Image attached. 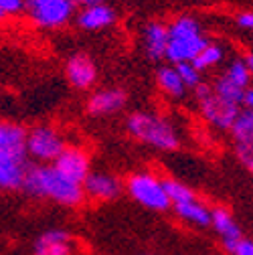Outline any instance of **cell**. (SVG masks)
Returning <instances> with one entry per match:
<instances>
[{"instance_id": "obj_14", "label": "cell", "mask_w": 253, "mask_h": 255, "mask_svg": "<svg viewBox=\"0 0 253 255\" xmlns=\"http://www.w3.org/2000/svg\"><path fill=\"white\" fill-rule=\"evenodd\" d=\"M65 77L75 89L85 91V89H91L93 83H96L98 67H96V63L91 61V57L79 53V55L69 57L67 65H65Z\"/></svg>"}, {"instance_id": "obj_10", "label": "cell", "mask_w": 253, "mask_h": 255, "mask_svg": "<svg viewBox=\"0 0 253 255\" xmlns=\"http://www.w3.org/2000/svg\"><path fill=\"white\" fill-rule=\"evenodd\" d=\"M53 166L69 180L83 184L85 176L91 172V158L89 154L79 146H65L61 154L55 158Z\"/></svg>"}, {"instance_id": "obj_17", "label": "cell", "mask_w": 253, "mask_h": 255, "mask_svg": "<svg viewBox=\"0 0 253 255\" xmlns=\"http://www.w3.org/2000/svg\"><path fill=\"white\" fill-rule=\"evenodd\" d=\"M116 22V12L114 8H110L108 4L100 2L93 6H85L81 8V12L77 14V24L83 30L89 33H96V30H104L108 26H112Z\"/></svg>"}, {"instance_id": "obj_16", "label": "cell", "mask_w": 253, "mask_h": 255, "mask_svg": "<svg viewBox=\"0 0 253 255\" xmlns=\"http://www.w3.org/2000/svg\"><path fill=\"white\" fill-rule=\"evenodd\" d=\"M166 43H168V26L164 22L154 20V22H148L144 26L142 45H144V53L148 55V59H152V61L164 59Z\"/></svg>"}, {"instance_id": "obj_29", "label": "cell", "mask_w": 253, "mask_h": 255, "mask_svg": "<svg viewBox=\"0 0 253 255\" xmlns=\"http://www.w3.org/2000/svg\"><path fill=\"white\" fill-rule=\"evenodd\" d=\"M2 18H6V16H4V12H2V10H0V20H2Z\"/></svg>"}, {"instance_id": "obj_23", "label": "cell", "mask_w": 253, "mask_h": 255, "mask_svg": "<svg viewBox=\"0 0 253 255\" xmlns=\"http://www.w3.org/2000/svg\"><path fill=\"white\" fill-rule=\"evenodd\" d=\"M174 69H176V73H178V77L182 79V83H184L186 89H195L199 83H203V73L193 67L191 61L178 63V65H174Z\"/></svg>"}, {"instance_id": "obj_15", "label": "cell", "mask_w": 253, "mask_h": 255, "mask_svg": "<svg viewBox=\"0 0 253 255\" xmlns=\"http://www.w3.org/2000/svg\"><path fill=\"white\" fill-rule=\"evenodd\" d=\"M174 211V215L184 221L186 225H193L199 229H207L211 227V207L207 203H203L199 197L184 201V203H176L170 207Z\"/></svg>"}, {"instance_id": "obj_27", "label": "cell", "mask_w": 253, "mask_h": 255, "mask_svg": "<svg viewBox=\"0 0 253 255\" xmlns=\"http://www.w3.org/2000/svg\"><path fill=\"white\" fill-rule=\"evenodd\" d=\"M241 108L243 110H251L253 108V87L249 85L245 91H243V98H241Z\"/></svg>"}, {"instance_id": "obj_30", "label": "cell", "mask_w": 253, "mask_h": 255, "mask_svg": "<svg viewBox=\"0 0 253 255\" xmlns=\"http://www.w3.org/2000/svg\"><path fill=\"white\" fill-rule=\"evenodd\" d=\"M140 255H152V253H140Z\"/></svg>"}, {"instance_id": "obj_21", "label": "cell", "mask_w": 253, "mask_h": 255, "mask_svg": "<svg viewBox=\"0 0 253 255\" xmlns=\"http://www.w3.org/2000/svg\"><path fill=\"white\" fill-rule=\"evenodd\" d=\"M251 73H253V67H249L243 57H237L233 59L229 65L225 67V71L221 73L225 79H229L231 83H235L237 87L241 89H247L251 85Z\"/></svg>"}, {"instance_id": "obj_1", "label": "cell", "mask_w": 253, "mask_h": 255, "mask_svg": "<svg viewBox=\"0 0 253 255\" xmlns=\"http://www.w3.org/2000/svg\"><path fill=\"white\" fill-rule=\"evenodd\" d=\"M20 190L28 197L43 199V201H53L61 207H79L85 203L83 186L69 180L67 176H63L53 164H30Z\"/></svg>"}, {"instance_id": "obj_12", "label": "cell", "mask_w": 253, "mask_h": 255, "mask_svg": "<svg viewBox=\"0 0 253 255\" xmlns=\"http://www.w3.org/2000/svg\"><path fill=\"white\" fill-rule=\"evenodd\" d=\"M75 237L67 229H49L33 243V255H73Z\"/></svg>"}, {"instance_id": "obj_4", "label": "cell", "mask_w": 253, "mask_h": 255, "mask_svg": "<svg viewBox=\"0 0 253 255\" xmlns=\"http://www.w3.org/2000/svg\"><path fill=\"white\" fill-rule=\"evenodd\" d=\"M166 26H168V43H166L164 59L170 61V65L193 61L209 41L203 33L201 22L193 16H178Z\"/></svg>"}, {"instance_id": "obj_18", "label": "cell", "mask_w": 253, "mask_h": 255, "mask_svg": "<svg viewBox=\"0 0 253 255\" xmlns=\"http://www.w3.org/2000/svg\"><path fill=\"white\" fill-rule=\"evenodd\" d=\"M227 132L231 134L235 146H253V110L239 108Z\"/></svg>"}, {"instance_id": "obj_3", "label": "cell", "mask_w": 253, "mask_h": 255, "mask_svg": "<svg viewBox=\"0 0 253 255\" xmlns=\"http://www.w3.org/2000/svg\"><path fill=\"white\" fill-rule=\"evenodd\" d=\"M126 130L128 134L154 150L160 152H174L180 148V134L176 126L156 112H134L126 120Z\"/></svg>"}, {"instance_id": "obj_9", "label": "cell", "mask_w": 253, "mask_h": 255, "mask_svg": "<svg viewBox=\"0 0 253 255\" xmlns=\"http://www.w3.org/2000/svg\"><path fill=\"white\" fill-rule=\"evenodd\" d=\"M81 186H83L85 199L100 201V203L116 201L124 193V180L112 172H106V170H91L85 176Z\"/></svg>"}, {"instance_id": "obj_22", "label": "cell", "mask_w": 253, "mask_h": 255, "mask_svg": "<svg viewBox=\"0 0 253 255\" xmlns=\"http://www.w3.org/2000/svg\"><path fill=\"white\" fill-rule=\"evenodd\" d=\"M164 188H166V197L170 201V207L176 205V203H184V201H191L197 197L195 190L184 184L182 180L178 178H164Z\"/></svg>"}, {"instance_id": "obj_20", "label": "cell", "mask_w": 253, "mask_h": 255, "mask_svg": "<svg viewBox=\"0 0 253 255\" xmlns=\"http://www.w3.org/2000/svg\"><path fill=\"white\" fill-rule=\"evenodd\" d=\"M225 59V49L221 47L219 43H213V41H207V45L197 53V57L191 61L193 63V67L197 71H209L217 65H221Z\"/></svg>"}, {"instance_id": "obj_24", "label": "cell", "mask_w": 253, "mask_h": 255, "mask_svg": "<svg viewBox=\"0 0 253 255\" xmlns=\"http://www.w3.org/2000/svg\"><path fill=\"white\" fill-rule=\"evenodd\" d=\"M0 10L4 16H14L24 10V0H0Z\"/></svg>"}, {"instance_id": "obj_13", "label": "cell", "mask_w": 253, "mask_h": 255, "mask_svg": "<svg viewBox=\"0 0 253 255\" xmlns=\"http://www.w3.org/2000/svg\"><path fill=\"white\" fill-rule=\"evenodd\" d=\"M211 227L215 229V233L221 237V243L223 247L231 253L233 247L245 237L243 229L237 223V219L233 217V213L225 207H215L211 209Z\"/></svg>"}, {"instance_id": "obj_2", "label": "cell", "mask_w": 253, "mask_h": 255, "mask_svg": "<svg viewBox=\"0 0 253 255\" xmlns=\"http://www.w3.org/2000/svg\"><path fill=\"white\" fill-rule=\"evenodd\" d=\"M26 130L8 120H0V193H10L22 186L28 170V158L24 152Z\"/></svg>"}, {"instance_id": "obj_7", "label": "cell", "mask_w": 253, "mask_h": 255, "mask_svg": "<svg viewBox=\"0 0 253 255\" xmlns=\"http://www.w3.org/2000/svg\"><path fill=\"white\" fill-rule=\"evenodd\" d=\"M24 10L41 28L65 26L75 12L73 0H24Z\"/></svg>"}, {"instance_id": "obj_5", "label": "cell", "mask_w": 253, "mask_h": 255, "mask_svg": "<svg viewBox=\"0 0 253 255\" xmlns=\"http://www.w3.org/2000/svg\"><path fill=\"white\" fill-rule=\"evenodd\" d=\"M124 190L130 195L134 203H138L148 211L164 213L170 209V201L166 197V188H164V178H160L152 170L132 172L124 182Z\"/></svg>"}, {"instance_id": "obj_11", "label": "cell", "mask_w": 253, "mask_h": 255, "mask_svg": "<svg viewBox=\"0 0 253 255\" xmlns=\"http://www.w3.org/2000/svg\"><path fill=\"white\" fill-rule=\"evenodd\" d=\"M126 102H128V95H126L124 89L108 87V89H100L96 93H91L85 110L93 118H108V116H114L120 110H124Z\"/></svg>"}, {"instance_id": "obj_8", "label": "cell", "mask_w": 253, "mask_h": 255, "mask_svg": "<svg viewBox=\"0 0 253 255\" xmlns=\"http://www.w3.org/2000/svg\"><path fill=\"white\" fill-rule=\"evenodd\" d=\"M195 100H197V106H199V112H201L203 120L211 128L221 130V132L229 130L233 118L239 112V108H233V106H229L225 102H221L217 95L213 93L209 83H199L195 87Z\"/></svg>"}, {"instance_id": "obj_25", "label": "cell", "mask_w": 253, "mask_h": 255, "mask_svg": "<svg viewBox=\"0 0 253 255\" xmlns=\"http://www.w3.org/2000/svg\"><path fill=\"white\" fill-rule=\"evenodd\" d=\"M231 255H253V241L247 239V237H243V239L233 247Z\"/></svg>"}, {"instance_id": "obj_19", "label": "cell", "mask_w": 253, "mask_h": 255, "mask_svg": "<svg viewBox=\"0 0 253 255\" xmlns=\"http://www.w3.org/2000/svg\"><path fill=\"white\" fill-rule=\"evenodd\" d=\"M156 83H158V89H160L166 98L170 100H182L186 95V87L182 83V79L178 77L174 65H162L156 73Z\"/></svg>"}, {"instance_id": "obj_6", "label": "cell", "mask_w": 253, "mask_h": 255, "mask_svg": "<svg viewBox=\"0 0 253 255\" xmlns=\"http://www.w3.org/2000/svg\"><path fill=\"white\" fill-rule=\"evenodd\" d=\"M65 146H67L65 138L53 126H35L26 130V138H24L26 158L39 164H53L55 158Z\"/></svg>"}, {"instance_id": "obj_26", "label": "cell", "mask_w": 253, "mask_h": 255, "mask_svg": "<svg viewBox=\"0 0 253 255\" xmlns=\"http://www.w3.org/2000/svg\"><path fill=\"white\" fill-rule=\"evenodd\" d=\"M235 22H237V26H239L241 30H251V28H253V14H251L249 10L239 12L237 18H235Z\"/></svg>"}, {"instance_id": "obj_28", "label": "cell", "mask_w": 253, "mask_h": 255, "mask_svg": "<svg viewBox=\"0 0 253 255\" xmlns=\"http://www.w3.org/2000/svg\"><path fill=\"white\" fill-rule=\"evenodd\" d=\"M100 2H104V0H73L75 6L79 4V6H83V8H85V6H93V4H100Z\"/></svg>"}]
</instances>
